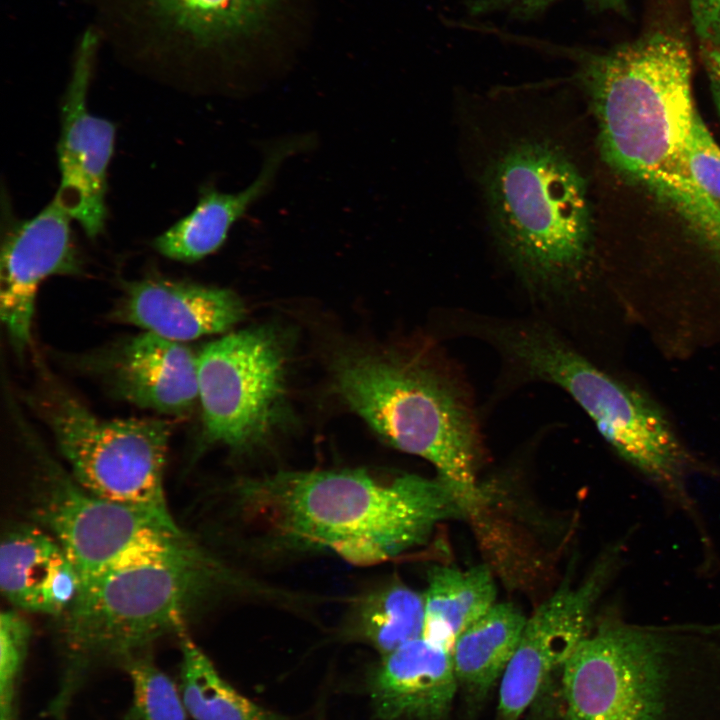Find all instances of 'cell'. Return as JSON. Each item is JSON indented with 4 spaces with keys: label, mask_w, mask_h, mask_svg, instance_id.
Instances as JSON below:
<instances>
[{
    "label": "cell",
    "mask_w": 720,
    "mask_h": 720,
    "mask_svg": "<svg viewBox=\"0 0 720 720\" xmlns=\"http://www.w3.org/2000/svg\"><path fill=\"white\" fill-rule=\"evenodd\" d=\"M244 314L243 302L229 289L148 277L126 283L113 318L184 343L224 332Z\"/></svg>",
    "instance_id": "15"
},
{
    "label": "cell",
    "mask_w": 720,
    "mask_h": 720,
    "mask_svg": "<svg viewBox=\"0 0 720 720\" xmlns=\"http://www.w3.org/2000/svg\"><path fill=\"white\" fill-rule=\"evenodd\" d=\"M671 207L720 265V203L694 181L680 154L643 186Z\"/></svg>",
    "instance_id": "24"
},
{
    "label": "cell",
    "mask_w": 720,
    "mask_h": 720,
    "mask_svg": "<svg viewBox=\"0 0 720 720\" xmlns=\"http://www.w3.org/2000/svg\"><path fill=\"white\" fill-rule=\"evenodd\" d=\"M181 653L179 688L194 720H288L253 702L217 671L187 630L178 635Z\"/></svg>",
    "instance_id": "22"
},
{
    "label": "cell",
    "mask_w": 720,
    "mask_h": 720,
    "mask_svg": "<svg viewBox=\"0 0 720 720\" xmlns=\"http://www.w3.org/2000/svg\"><path fill=\"white\" fill-rule=\"evenodd\" d=\"M555 0H475L470 8L473 13L508 11L518 16H530L547 7ZM603 8L625 12L624 0H592Z\"/></svg>",
    "instance_id": "28"
},
{
    "label": "cell",
    "mask_w": 720,
    "mask_h": 720,
    "mask_svg": "<svg viewBox=\"0 0 720 720\" xmlns=\"http://www.w3.org/2000/svg\"><path fill=\"white\" fill-rule=\"evenodd\" d=\"M90 362L113 395L140 408L184 417L199 400L197 354L184 343L143 332Z\"/></svg>",
    "instance_id": "14"
},
{
    "label": "cell",
    "mask_w": 720,
    "mask_h": 720,
    "mask_svg": "<svg viewBox=\"0 0 720 720\" xmlns=\"http://www.w3.org/2000/svg\"><path fill=\"white\" fill-rule=\"evenodd\" d=\"M71 216L54 198L36 215L9 223L1 246L0 315L18 354L31 341L35 300L41 283L53 275H77L82 261Z\"/></svg>",
    "instance_id": "13"
},
{
    "label": "cell",
    "mask_w": 720,
    "mask_h": 720,
    "mask_svg": "<svg viewBox=\"0 0 720 720\" xmlns=\"http://www.w3.org/2000/svg\"><path fill=\"white\" fill-rule=\"evenodd\" d=\"M233 581V573L199 544L81 585L70 608L57 618L62 664L47 715L66 720L93 670L109 663L121 666L149 652L160 638L187 630L191 617Z\"/></svg>",
    "instance_id": "3"
},
{
    "label": "cell",
    "mask_w": 720,
    "mask_h": 720,
    "mask_svg": "<svg viewBox=\"0 0 720 720\" xmlns=\"http://www.w3.org/2000/svg\"><path fill=\"white\" fill-rule=\"evenodd\" d=\"M580 80L601 155L618 175L643 186L680 154L698 111L691 52L679 33L655 29L582 55Z\"/></svg>",
    "instance_id": "6"
},
{
    "label": "cell",
    "mask_w": 720,
    "mask_h": 720,
    "mask_svg": "<svg viewBox=\"0 0 720 720\" xmlns=\"http://www.w3.org/2000/svg\"><path fill=\"white\" fill-rule=\"evenodd\" d=\"M121 667L131 683L124 720H187L179 685L157 666L149 652L133 656Z\"/></svg>",
    "instance_id": "25"
},
{
    "label": "cell",
    "mask_w": 720,
    "mask_h": 720,
    "mask_svg": "<svg viewBox=\"0 0 720 720\" xmlns=\"http://www.w3.org/2000/svg\"><path fill=\"white\" fill-rule=\"evenodd\" d=\"M616 562L617 551L607 553L582 583L561 586L527 618L499 682L496 720H520L553 674L562 671L590 633L593 609Z\"/></svg>",
    "instance_id": "11"
},
{
    "label": "cell",
    "mask_w": 720,
    "mask_h": 720,
    "mask_svg": "<svg viewBox=\"0 0 720 720\" xmlns=\"http://www.w3.org/2000/svg\"><path fill=\"white\" fill-rule=\"evenodd\" d=\"M370 687L380 720H445L459 685L451 651L421 637L385 655Z\"/></svg>",
    "instance_id": "17"
},
{
    "label": "cell",
    "mask_w": 720,
    "mask_h": 720,
    "mask_svg": "<svg viewBox=\"0 0 720 720\" xmlns=\"http://www.w3.org/2000/svg\"><path fill=\"white\" fill-rule=\"evenodd\" d=\"M286 346L272 327L230 333L197 354L202 437L242 451L262 443L285 402Z\"/></svg>",
    "instance_id": "10"
},
{
    "label": "cell",
    "mask_w": 720,
    "mask_h": 720,
    "mask_svg": "<svg viewBox=\"0 0 720 720\" xmlns=\"http://www.w3.org/2000/svg\"><path fill=\"white\" fill-rule=\"evenodd\" d=\"M40 371L27 401L50 429L71 477L95 496L177 524L164 488L171 423L100 418L44 367Z\"/></svg>",
    "instance_id": "8"
},
{
    "label": "cell",
    "mask_w": 720,
    "mask_h": 720,
    "mask_svg": "<svg viewBox=\"0 0 720 720\" xmlns=\"http://www.w3.org/2000/svg\"><path fill=\"white\" fill-rule=\"evenodd\" d=\"M16 423L37 464L33 514L61 544L81 585L200 544L177 524L87 492L48 454L23 418Z\"/></svg>",
    "instance_id": "9"
},
{
    "label": "cell",
    "mask_w": 720,
    "mask_h": 720,
    "mask_svg": "<svg viewBox=\"0 0 720 720\" xmlns=\"http://www.w3.org/2000/svg\"><path fill=\"white\" fill-rule=\"evenodd\" d=\"M684 633L604 619L561 671L565 720H676L679 680L700 649Z\"/></svg>",
    "instance_id": "7"
},
{
    "label": "cell",
    "mask_w": 720,
    "mask_h": 720,
    "mask_svg": "<svg viewBox=\"0 0 720 720\" xmlns=\"http://www.w3.org/2000/svg\"><path fill=\"white\" fill-rule=\"evenodd\" d=\"M236 509L265 545L332 552L377 564L422 544L441 521L465 515L438 478H386L362 469L280 471L232 489Z\"/></svg>",
    "instance_id": "1"
},
{
    "label": "cell",
    "mask_w": 720,
    "mask_h": 720,
    "mask_svg": "<svg viewBox=\"0 0 720 720\" xmlns=\"http://www.w3.org/2000/svg\"><path fill=\"white\" fill-rule=\"evenodd\" d=\"M497 589L486 565L468 569L434 566L424 593L423 638L452 651L458 636L496 603Z\"/></svg>",
    "instance_id": "20"
},
{
    "label": "cell",
    "mask_w": 720,
    "mask_h": 720,
    "mask_svg": "<svg viewBox=\"0 0 720 720\" xmlns=\"http://www.w3.org/2000/svg\"><path fill=\"white\" fill-rule=\"evenodd\" d=\"M169 31L200 48L255 31L278 0H145Z\"/></svg>",
    "instance_id": "21"
},
{
    "label": "cell",
    "mask_w": 720,
    "mask_h": 720,
    "mask_svg": "<svg viewBox=\"0 0 720 720\" xmlns=\"http://www.w3.org/2000/svg\"><path fill=\"white\" fill-rule=\"evenodd\" d=\"M357 623L361 634L385 656L423 636L424 594L404 584H389L363 600Z\"/></svg>",
    "instance_id": "23"
},
{
    "label": "cell",
    "mask_w": 720,
    "mask_h": 720,
    "mask_svg": "<svg viewBox=\"0 0 720 720\" xmlns=\"http://www.w3.org/2000/svg\"><path fill=\"white\" fill-rule=\"evenodd\" d=\"M304 137L286 139L266 153L257 177L238 192H221L204 187L193 210L158 235L153 248L162 256L184 263H193L218 251L229 232L247 211L272 187L286 159L309 144Z\"/></svg>",
    "instance_id": "18"
},
{
    "label": "cell",
    "mask_w": 720,
    "mask_h": 720,
    "mask_svg": "<svg viewBox=\"0 0 720 720\" xmlns=\"http://www.w3.org/2000/svg\"><path fill=\"white\" fill-rule=\"evenodd\" d=\"M485 195L499 249L534 305L568 310L591 251L586 182L559 144L524 138L485 174Z\"/></svg>",
    "instance_id": "4"
},
{
    "label": "cell",
    "mask_w": 720,
    "mask_h": 720,
    "mask_svg": "<svg viewBox=\"0 0 720 720\" xmlns=\"http://www.w3.org/2000/svg\"><path fill=\"white\" fill-rule=\"evenodd\" d=\"M32 629L20 610L0 614V720H18L19 692Z\"/></svg>",
    "instance_id": "26"
},
{
    "label": "cell",
    "mask_w": 720,
    "mask_h": 720,
    "mask_svg": "<svg viewBox=\"0 0 720 720\" xmlns=\"http://www.w3.org/2000/svg\"><path fill=\"white\" fill-rule=\"evenodd\" d=\"M334 377L346 403L383 440L433 465L465 513L480 505L479 416L462 369L441 344L344 355Z\"/></svg>",
    "instance_id": "2"
},
{
    "label": "cell",
    "mask_w": 720,
    "mask_h": 720,
    "mask_svg": "<svg viewBox=\"0 0 720 720\" xmlns=\"http://www.w3.org/2000/svg\"><path fill=\"white\" fill-rule=\"evenodd\" d=\"M701 629L706 633H709L712 631H718V630H720V624L707 625V626L701 625Z\"/></svg>",
    "instance_id": "32"
},
{
    "label": "cell",
    "mask_w": 720,
    "mask_h": 720,
    "mask_svg": "<svg viewBox=\"0 0 720 720\" xmlns=\"http://www.w3.org/2000/svg\"><path fill=\"white\" fill-rule=\"evenodd\" d=\"M80 586L67 553L42 526L18 524L3 535L0 587L14 608L57 619L70 608Z\"/></svg>",
    "instance_id": "16"
},
{
    "label": "cell",
    "mask_w": 720,
    "mask_h": 720,
    "mask_svg": "<svg viewBox=\"0 0 720 720\" xmlns=\"http://www.w3.org/2000/svg\"><path fill=\"white\" fill-rule=\"evenodd\" d=\"M502 363L501 387L544 383L569 395L626 462L694 514L686 481L694 459L663 413L646 397L589 360L540 317L488 316L478 329Z\"/></svg>",
    "instance_id": "5"
},
{
    "label": "cell",
    "mask_w": 720,
    "mask_h": 720,
    "mask_svg": "<svg viewBox=\"0 0 720 720\" xmlns=\"http://www.w3.org/2000/svg\"><path fill=\"white\" fill-rule=\"evenodd\" d=\"M700 56L709 79L715 106L720 115V47L701 43Z\"/></svg>",
    "instance_id": "30"
},
{
    "label": "cell",
    "mask_w": 720,
    "mask_h": 720,
    "mask_svg": "<svg viewBox=\"0 0 720 720\" xmlns=\"http://www.w3.org/2000/svg\"><path fill=\"white\" fill-rule=\"evenodd\" d=\"M680 157L698 186L720 203V147L699 113Z\"/></svg>",
    "instance_id": "27"
},
{
    "label": "cell",
    "mask_w": 720,
    "mask_h": 720,
    "mask_svg": "<svg viewBox=\"0 0 720 720\" xmlns=\"http://www.w3.org/2000/svg\"><path fill=\"white\" fill-rule=\"evenodd\" d=\"M527 618L512 603H495L462 632L452 648L459 688L472 699L500 682L519 644Z\"/></svg>",
    "instance_id": "19"
},
{
    "label": "cell",
    "mask_w": 720,
    "mask_h": 720,
    "mask_svg": "<svg viewBox=\"0 0 720 720\" xmlns=\"http://www.w3.org/2000/svg\"><path fill=\"white\" fill-rule=\"evenodd\" d=\"M98 39L82 36L61 106L57 146L60 185L55 194L72 220L90 239L103 233L106 217L107 171L114 151L115 125L87 106Z\"/></svg>",
    "instance_id": "12"
},
{
    "label": "cell",
    "mask_w": 720,
    "mask_h": 720,
    "mask_svg": "<svg viewBox=\"0 0 720 720\" xmlns=\"http://www.w3.org/2000/svg\"><path fill=\"white\" fill-rule=\"evenodd\" d=\"M556 696L554 689H546L530 707V716L527 720H555Z\"/></svg>",
    "instance_id": "31"
},
{
    "label": "cell",
    "mask_w": 720,
    "mask_h": 720,
    "mask_svg": "<svg viewBox=\"0 0 720 720\" xmlns=\"http://www.w3.org/2000/svg\"><path fill=\"white\" fill-rule=\"evenodd\" d=\"M689 5L701 43L720 47V0H689Z\"/></svg>",
    "instance_id": "29"
}]
</instances>
